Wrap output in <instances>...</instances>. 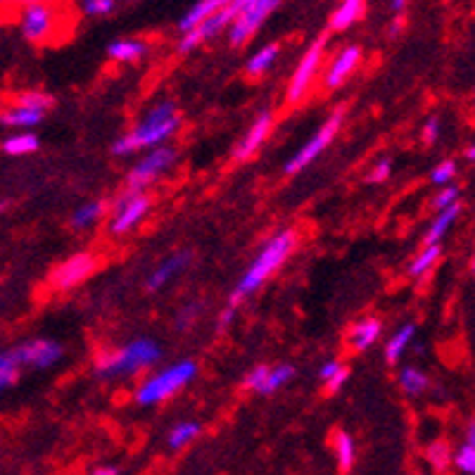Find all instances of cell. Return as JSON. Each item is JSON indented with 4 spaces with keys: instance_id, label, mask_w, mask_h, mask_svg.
<instances>
[{
    "instance_id": "6da1fadb",
    "label": "cell",
    "mask_w": 475,
    "mask_h": 475,
    "mask_svg": "<svg viewBox=\"0 0 475 475\" xmlns=\"http://www.w3.org/2000/svg\"><path fill=\"white\" fill-rule=\"evenodd\" d=\"M179 129L181 115L176 102H155V105L141 117V122H138L129 133L117 138L109 150H112V155H117V157H129L133 152L150 150V148L165 145Z\"/></svg>"
},
{
    "instance_id": "7a4b0ae2",
    "label": "cell",
    "mask_w": 475,
    "mask_h": 475,
    "mask_svg": "<svg viewBox=\"0 0 475 475\" xmlns=\"http://www.w3.org/2000/svg\"><path fill=\"white\" fill-rule=\"evenodd\" d=\"M297 247V230L295 229H283L278 230L276 236H271L262 246V250L257 253V257L253 260V264L246 269V274L240 276V281L233 288L229 297V307H238L246 297L254 295L257 290L264 286V283L271 278V276L278 271V269L288 262V257L295 253Z\"/></svg>"
},
{
    "instance_id": "3957f363",
    "label": "cell",
    "mask_w": 475,
    "mask_h": 475,
    "mask_svg": "<svg viewBox=\"0 0 475 475\" xmlns=\"http://www.w3.org/2000/svg\"><path fill=\"white\" fill-rule=\"evenodd\" d=\"M162 357V347L152 338H136L117 350H105L95 357V375L101 381H117L129 378L141 371H148Z\"/></svg>"
},
{
    "instance_id": "277c9868",
    "label": "cell",
    "mask_w": 475,
    "mask_h": 475,
    "mask_svg": "<svg viewBox=\"0 0 475 475\" xmlns=\"http://www.w3.org/2000/svg\"><path fill=\"white\" fill-rule=\"evenodd\" d=\"M197 364L193 359H181L172 366L162 368L157 374L148 375L141 385L136 388V404L141 407H155L166 399H172L173 395H179L181 390H186L190 382L197 378Z\"/></svg>"
},
{
    "instance_id": "5b68a950",
    "label": "cell",
    "mask_w": 475,
    "mask_h": 475,
    "mask_svg": "<svg viewBox=\"0 0 475 475\" xmlns=\"http://www.w3.org/2000/svg\"><path fill=\"white\" fill-rule=\"evenodd\" d=\"M230 5L238 10V15L230 29L226 31V36H229L230 48L240 51L257 36V31L264 27L269 17L281 8L283 0H233Z\"/></svg>"
},
{
    "instance_id": "8992f818",
    "label": "cell",
    "mask_w": 475,
    "mask_h": 475,
    "mask_svg": "<svg viewBox=\"0 0 475 475\" xmlns=\"http://www.w3.org/2000/svg\"><path fill=\"white\" fill-rule=\"evenodd\" d=\"M326 48H328V36H318L314 44L307 48L300 62H297L295 72L290 76L288 81V91H286V102L288 105H300V102L310 95L311 86H314V79L321 72V67H324V58H326Z\"/></svg>"
},
{
    "instance_id": "52a82bcc",
    "label": "cell",
    "mask_w": 475,
    "mask_h": 475,
    "mask_svg": "<svg viewBox=\"0 0 475 475\" xmlns=\"http://www.w3.org/2000/svg\"><path fill=\"white\" fill-rule=\"evenodd\" d=\"M345 115H347L345 105H340V108L321 124V129H318L317 133H314V136H311L310 141H307V143L288 159V162H286L283 172L288 173V176H295V173H300L302 169H307L314 159L321 157L326 152V148L333 143V138L338 136L340 126L345 122Z\"/></svg>"
},
{
    "instance_id": "ba28073f",
    "label": "cell",
    "mask_w": 475,
    "mask_h": 475,
    "mask_svg": "<svg viewBox=\"0 0 475 475\" xmlns=\"http://www.w3.org/2000/svg\"><path fill=\"white\" fill-rule=\"evenodd\" d=\"M179 159V150L172 145H157L145 152L143 159L131 166V172L126 173V188L129 190H145V188L155 183L159 176H165Z\"/></svg>"
},
{
    "instance_id": "9c48e42d",
    "label": "cell",
    "mask_w": 475,
    "mask_h": 475,
    "mask_svg": "<svg viewBox=\"0 0 475 475\" xmlns=\"http://www.w3.org/2000/svg\"><path fill=\"white\" fill-rule=\"evenodd\" d=\"M152 200L145 190H124L112 205V219H109V233L112 236H126L136 229L138 223L150 214Z\"/></svg>"
},
{
    "instance_id": "30bf717a",
    "label": "cell",
    "mask_w": 475,
    "mask_h": 475,
    "mask_svg": "<svg viewBox=\"0 0 475 475\" xmlns=\"http://www.w3.org/2000/svg\"><path fill=\"white\" fill-rule=\"evenodd\" d=\"M17 24H20V31L29 44H48L60 27V10L55 3L29 5V8L20 10Z\"/></svg>"
},
{
    "instance_id": "8fae6325",
    "label": "cell",
    "mask_w": 475,
    "mask_h": 475,
    "mask_svg": "<svg viewBox=\"0 0 475 475\" xmlns=\"http://www.w3.org/2000/svg\"><path fill=\"white\" fill-rule=\"evenodd\" d=\"M236 15L238 10L233 8V5L219 10L214 15H209L207 20H202L195 29L181 34L179 44H176V51H179L181 55H188V52H193L195 48H200V45L212 44V41H216L221 34H226V31L230 29V24H233Z\"/></svg>"
},
{
    "instance_id": "7c38bea8",
    "label": "cell",
    "mask_w": 475,
    "mask_h": 475,
    "mask_svg": "<svg viewBox=\"0 0 475 475\" xmlns=\"http://www.w3.org/2000/svg\"><path fill=\"white\" fill-rule=\"evenodd\" d=\"M95 269H98V257L93 253H76L52 269L48 283L52 290L65 293V290H72L88 281L95 274Z\"/></svg>"
},
{
    "instance_id": "4fadbf2b",
    "label": "cell",
    "mask_w": 475,
    "mask_h": 475,
    "mask_svg": "<svg viewBox=\"0 0 475 475\" xmlns=\"http://www.w3.org/2000/svg\"><path fill=\"white\" fill-rule=\"evenodd\" d=\"M12 352H15V357L20 359L22 366H34L38 368V371H44V368H52L55 364L62 361L65 347L60 345L58 340L34 338L15 345L12 347Z\"/></svg>"
},
{
    "instance_id": "5bb4252c",
    "label": "cell",
    "mask_w": 475,
    "mask_h": 475,
    "mask_svg": "<svg viewBox=\"0 0 475 475\" xmlns=\"http://www.w3.org/2000/svg\"><path fill=\"white\" fill-rule=\"evenodd\" d=\"M361 60H364L361 45L350 44L345 45V48H340V51L335 52V58L331 60V65L326 67L324 74L326 91H338L340 86H345V81L359 69Z\"/></svg>"
},
{
    "instance_id": "9a60e30c",
    "label": "cell",
    "mask_w": 475,
    "mask_h": 475,
    "mask_svg": "<svg viewBox=\"0 0 475 475\" xmlns=\"http://www.w3.org/2000/svg\"><path fill=\"white\" fill-rule=\"evenodd\" d=\"M274 124H276V119L271 109L260 112L257 119L253 122V126L247 129L246 136L238 141L236 150H233V159H236V162H247V159H253L254 155L262 150V145L267 143V138L271 136Z\"/></svg>"
},
{
    "instance_id": "2e32d148",
    "label": "cell",
    "mask_w": 475,
    "mask_h": 475,
    "mask_svg": "<svg viewBox=\"0 0 475 475\" xmlns=\"http://www.w3.org/2000/svg\"><path fill=\"white\" fill-rule=\"evenodd\" d=\"M193 264V253L190 250H181V253H173L172 257H166L162 264H159L150 276H148V281H145V290L148 293H157L165 286L173 281V278H179L188 267Z\"/></svg>"
},
{
    "instance_id": "e0dca14e",
    "label": "cell",
    "mask_w": 475,
    "mask_h": 475,
    "mask_svg": "<svg viewBox=\"0 0 475 475\" xmlns=\"http://www.w3.org/2000/svg\"><path fill=\"white\" fill-rule=\"evenodd\" d=\"M368 0H340L335 10H333L331 20H328V29L331 31H347L352 29L354 24H359L366 15Z\"/></svg>"
},
{
    "instance_id": "ac0fdd59",
    "label": "cell",
    "mask_w": 475,
    "mask_h": 475,
    "mask_svg": "<svg viewBox=\"0 0 475 475\" xmlns=\"http://www.w3.org/2000/svg\"><path fill=\"white\" fill-rule=\"evenodd\" d=\"M150 52V45L143 38H117L108 45V58L117 65H133Z\"/></svg>"
},
{
    "instance_id": "d6986e66",
    "label": "cell",
    "mask_w": 475,
    "mask_h": 475,
    "mask_svg": "<svg viewBox=\"0 0 475 475\" xmlns=\"http://www.w3.org/2000/svg\"><path fill=\"white\" fill-rule=\"evenodd\" d=\"M381 333H382L381 318L364 317L350 328V345H352L357 352H366V350H371V347L378 342Z\"/></svg>"
},
{
    "instance_id": "ffe728a7",
    "label": "cell",
    "mask_w": 475,
    "mask_h": 475,
    "mask_svg": "<svg viewBox=\"0 0 475 475\" xmlns=\"http://www.w3.org/2000/svg\"><path fill=\"white\" fill-rule=\"evenodd\" d=\"M45 112L41 109L24 108V105H12V108L0 109V126H8V129L17 131H31L34 126L44 122Z\"/></svg>"
},
{
    "instance_id": "44dd1931",
    "label": "cell",
    "mask_w": 475,
    "mask_h": 475,
    "mask_svg": "<svg viewBox=\"0 0 475 475\" xmlns=\"http://www.w3.org/2000/svg\"><path fill=\"white\" fill-rule=\"evenodd\" d=\"M230 3H233V0H197V3H193V5H190V8L181 15L176 27H179L181 34H186V31L195 29L202 20H207L209 15H214V12H219V10L229 8Z\"/></svg>"
},
{
    "instance_id": "7402d4cb",
    "label": "cell",
    "mask_w": 475,
    "mask_h": 475,
    "mask_svg": "<svg viewBox=\"0 0 475 475\" xmlns=\"http://www.w3.org/2000/svg\"><path fill=\"white\" fill-rule=\"evenodd\" d=\"M459 214H461L459 202H456V205H452V207H447V209H442V212H438V216L432 219V223L428 226V230H425L423 246H439V243H442V238H447L449 229H452L454 223H456Z\"/></svg>"
},
{
    "instance_id": "603a6c76",
    "label": "cell",
    "mask_w": 475,
    "mask_h": 475,
    "mask_svg": "<svg viewBox=\"0 0 475 475\" xmlns=\"http://www.w3.org/2000/svg\"><path fill=\"white\" fill-rule=\"evenodd\" d=\"M414 340H416V324L399 326L392 333V338L388 340V345H385V359H388V364H397V361L402 359L404 354L409 352V347L414 345Z\"/></svg>"
},
{
    "instance_id": "cb8c5ba5",
    "label": "cell",
    "mask_w": 475,
    "mask_h": 475,
    "mask_svg": "<svg viewBox=\"0 0 475 475\" xmlns=\"http://www.w3.org/2000/svg\"><path fill=\"white\" fill-rule=\"evenodd\" d=\"M278 55H281V45L278 44L262 45L260 51L253 52V55H250V60H247L246 74L247 76H253V79H257V76H264V74H267L269 69L276 65Z\"/></svg>"
},
{
    "instance_id": "d4e9b609",
    "label": "cell",
    "mask_w": 475,
    "mask_h": 475,
    "mask_svg": "<svg viewBox=\"0 0 475 475\" xmlns=\"http://www.w3.org/2000/svg\"><path fill=\"white\" fill-rule=\"evenodd\" d=\"M38 148H41V141H38L36 133H31V131H17V133H12V136L3 141V152L10 155V157L34 155Z\"/></svg>"
},
{
    "instance_id": "484cf974",
    "label": "cell",
    "mask_w": 475,
    "mask_h": 475,
    "mask_svg": "<svg viewBox=\"0 0 475 475\" xmlns=\"http://www.w3.org/2000/svg\"><path fill=\"white\" fill-rule=\"evenodd\" d=\"M333 452H335V459H338L340 473H350L354 466V459H357V445H354V438L350 432L338 431L333 435Z\"/></svg>"
},
{
    "instance_id": "4316f807",
    "label": "cell",
    "mask_w": 475,
    "mask_h": 475,
    "mask_svg": "<svg viewBox=\"0 0 475 475\" xmlns=\"http://www.w3.org/2000/svg\"><path fill=\"white\" fill-rule=\"evenodd\" d=\"M105 209H108L105 200L86 202V205H81V207L74 212L72 219H69V223H72L74 230L93 229L95 223H101V219L105 216Z\"/></svg>"
},
{
    "instance_id": "83f0119b",
    "label": "cell",
    "mask_w": 475,
    "mask_h": 475,
    "mask_svg": "<svg viewBox=\"0 0 475 475\" xmlns=\"http://www.w3.org/2000/svg\"><path fill=\"white\" fill-rule=\"evenodd\" d=\"M22 368L24 366L20 364V359H17L12 350H3L0 352V395L8 392L10 388H15Z\"/></svg>"
},
{
    "instance_id": "f1b7e54d",
    "label": "cell",
    "mask_w": 475,
    "mask_h": 475,
    "mask_svg": "<svg viewBox=\"0 0 475 475\" xmlns=\"http://www.w3.org/2000/svg\"><path fill=\"white\" fill-rule=\"evenodd\" d=\"M399 388L409 397H418L431 388V378L418 366H404L402 371H399Z\"/></svg>"
},
{
    "instance_id": "f546056e",
    "label": "cell",
    "mask_w": 475,
    "mask_h": 475,
    "mask_svg": "<svg viewBox=\"0 0 475 475\" xmlns=\"http://www.w3.org/2000/svg\"><path fill=\"white\" fill-rule=\"evenodd\" d=\"M295 366L293 364H276V366H269V375L264 385H262L260 395H274L281 388H286L293 378H295Z\"/></svg>"
},
{
    "instance_id": "4dcf8cb0",
    "label": "cell",
    "mask_w": 475,
    "mask_h": 475,
    "mask_svg": "<svg viewBox=\"0 0 475 475\" xmlns=\"http://www.w3.org/2000/svg\"><path fill=\"white\" fill-rule=\"evenodd\" d=\"M202 425L197 423V421H181V423H176L169 431V435H166V445H169V449H183L186 445H190L197 435H200Z\"/></svg>"
},
{
    "instance_id": "1f68e13d",
    "label": "cell",
    "mask_w": 475,
    "mask_h": 475,
    "mask_svg": "<svg viewBox=\"0 0 475 475\" xmlns=\"http://www.w3.org/2000/svg\"><path fill=\"white\" fill-rule=\"evenodd\" d=\"M439 257H442V247L423 246L421 247V253L409 262V276H414V278H423L425 274H431V269L438 264Z\"/></svg>"
},
{
    "instance_id": "d6a6232c",
    "label": "cell",
    "mask_w": 475,
    "mask_h": 475,
    "mask_svg": "<svg viewBox=\"0 0 475 475\" xmlns=\"http://www.w3.org/2000/svg\"><path fill=\"white\" fill-rule=\"evenodd\" d=\"M119 5V0H76V8L84 17H91V20H102V17H109Z\"/></svg>"
},
{
    "instance_id": "836d02e7",
    "label": "cell",
    "mask_w": 475,
    "mask_h": 475,
    "mask_svg": "<svg viewBox=\"0 0 475 475\" xmlns=\"http://www.w3.org/2000/svg\"><path fill=\"white\" fill-rule=\"evenodd\" d=\"M202 310H205V304H202L200 300H193V302L183 304V307L179 310V314H176V321H173L176 331H181V333L190 331V328L197 324V318H200Z\"/></svg>"
},
{
    "instance_id": "e575fe53",
    "label": "cell",
    "mask_w": 475,
    "mask_h": 475,
    "mask_svg": "<svg viewBox=\"0 0 475 475\" xmlns=\"http://www.w3.org/2000/svg\"><path fill=\"white\" fill-rule=\"evenodd\" d=\"M15 102L17 105H24V108L41 109V112H48V109H52V105H55L52 95L41 93V91H27V93L20 95Z\"/></svg>"
},
{
    "instance_id": "d590c367",
    "label": "cell",
    "mask_w": 475,
    "mask_h": 475,
    "mask_svg": "<svg viewBox=\"0 0 475 475\" xmlns=\"http://www.w3.org/2000/svg\"><path fill=\"white\" fill-rule=\"evenodd\" d=\"M456 176V162L454 159H445V162H439L435 169L431 172V181L435 186H449Z\"/></svg>"
},
{
    "instance_id": "8d00e7d4",
    "label": "cell",
    "mask_w": 475,
    "mask_h": 475,
    "mask_svg": "<svg viewBox=\"0 0 475 475\" xmlns=\"http://www.w3.org/2000/svg\"><path fill=\"white\" fill-rule=\"evenodd\" d=\"M459 195L461 190L456 186H452V183H449V186H442L439 188V193L432 197L431 207L435 209V212H442V209L456 205V202H459Z\"/></svg>"
},
{
    "instance_id": "74e56055",
    "label": "cell",
    "mask_w": 475,
    "mask_h": 475,
    "mask_svg": "<svg viewBox=\"0 0 475 475\" xmlns=\"http://www.w3.org/2000/svg\"><path fill=\"white\" fill-rule=\"evenodd\" d=\"M454 463H456V468L463 471V473L475 475V445L463 442V445L459 447V452L454 454Z\"/></svg>"
},
{
    "instance_id": "f35d334b",
    "label": "cell",
    "mask_w": 475,
    "mask_h": 475,
    "mask_svg": "<svg viewBox=\"0 0 475 475\" xmlns=\"http://www.w3.org/2000/svg\"><path fill=\"white\" fill-rule=\"evenodd\" d=\"M267 375H269L267 364H257V366L247 371L246 378H243V385H246L247 390H254V392H260L262 385H264V381H267Z\"/></svg>"
},
{
    "instance_id": "ab89813d",
    "label": "cell",
    "mask_w": 475,
    "mask_h": 475,
    "mask_svg": "<svg viewBox=\"0 0 475 475\" xmlns=\"http://www.w3.org/2000/svg\"><path fill=\"white\" fill-rule=\"evenodd\" d=\"M425 456H428V461H431L432 466L438 468V471H442V468L447 466V461H449V447H447L445 442H435V445L428 447Z\"/></svg>"
},
{
    "instance_id": "60d3db41",
    "label": "cell",
    "mask_w": 475,
    "mask_h": 475,
    "mask_svg": "<svg viewBox=\"0 0 475 475\" xmlns=\"http://www.w3.org/2000/svg\"><path fill=\"white\" fill-rule=\"evenodd\" d=\"M390 173H392V162L390 159H378L374 169L368 172V183H382V181L390 179Z\"/></svg>"
},
{
    "instance_id": "b9f144b4",
    "label": "cell",
    "mask_w": 475,
    "mask_h": 475,
    "mask_svg": "<svg viewBox=\"0 0 475 475\" xmlns=\"http://www.w3.org/2000/svg\"><path fill=\"white\" fill-rule=\"evenodd\" d=\"M439 133H442L439 119L438 117H431V119H428V122H425V126H423V143H428V145L438 143Z\"/></svg>"
},
{
    "instance_id": "7bdbcfd3",
    "label": "cell",
    "mask_w": 475,
    "mask_h": 475,
    "mask_svg": "<svg viewBox=\"0 0 475 475\" xmlns=\"http://www.w3.org/2000/svg\"><path fill=\"white\" fill-rule=\"evenodd\" d=\"M347 378H350V368L342 366L338 374L333 375L331 381H326V390H328V392H340V390H342V385L347 382Z\"/></svg>"
},
{
    "instance_id": "ee69618b",
    "label": "cell",
    "mask_w": 475,
    "mask_h": 475,
    "mask_svg": "<svg viewBox=\"0 0 475 475\" xmlns=\"http://www.w3.org/2000/svg\"><path fill=\"white\" fill-rule=\"evenodd\" d=\"M236 314H238V307H229L226 304V310L219 314V318H216V331H226V328H230L233 326V321H236Z\"/></svg>"
},
{
    "instance_id": "f6af8a7d",
    "label": "cell",
    "mask_w": 475,
    "mask_h": 475,
    "mask_svg": "<svg viewBox=\"0 0 475 475\" xmlns=\"http://www.w3.org/2000/svg\"><path fill=\"white\" fill-rule=\"evenodd\" d=\"M345 366V364H342V361H338V359H328L326 361V364H321V368H318V378H321V381H331L333 375L338 374L340 368Z\"/></svg>"
},
{
    "instance_id": "bcb514c9",
    "label": "cell",
    "mask_w": 475,
    "mask_h": 475,
    "mask_svg": "<svg viewBox=\"0 0 475 475\" xmlns=\"http://www.w3.org/2000/svg\"><path fill=\"white\" fill-rule=\"evenodd\" d=\"M38 3H52V0H12L10 5L17 10H22V8H29V5H38Z\"/></svg>"
},
{
    "instance_id": "7dc6e473",
    "label": "cell",
    "mask_w": 475,
    "mask_h": 475,
    "mask_svg": "<svg viewBox=\"0 0 475 475\" xmlns=\"http://www.w3.org/2000/svg\"><path fill=\"white\" fill-rule=\"evenodd\" d=\"M402 27H404L402 15H397V17H395V22L390 24V36H392V38L399 36V34H402Z\"/></svg>"
},
{
    "instance_id": "c3c4849f",
    "label": "cell",
    "mask_w": 475,
    "mask_h": 475,
    "mask_svg": "<svg viewBox=\"0 0 475 475\" xmlns=\"http://www.w3.org/2000/svg\"><path fill=\"white\" fill-rule=\"evenodd\" d=\"M390 5H392V10H395L397 15H402L404 10H407V5H409V0H390Z\"/></svg>"
},
{
    "instance_id": "681fc988",
    "label": "cell",
    "mask_w": 475,
    "mask_h": 475,
    "mask_svg": "<svg viewBox=\"0 0 475 475\" xmlns=\"http://www.w3.org/2000/svg\"><path fill=\"white\" fill-rule=\"evenodd\" d=\"M91 475H119V473H117L115 466H101L98 471H93Z\"/></svg>"
},
{
    "instance_id": "f907efd6",
    "label": "cell",
    "mask_w": 475,
    "mask_h": 475,
    "mask_svg": "<svg viewBox=\"0 0 475 475\" xmlns=\"http://www.w3.org/2000/svg\"><path fill=\"white\" fill-rule=\"evenodd\" d=\"M466 442H468V445H475V421H471V423H468Z\"/></svg>"
},
{
    "instance_id": "816d5d0a",
    "label": "cell",
    "mask_w": 475,
    "mask_h": 475,
    "mask_svg": "<svg viewBox=\"0 0 475 475\" xmlns=\"http://www.w3.org/2000/svg\"><path fill=\"white\" fill-rule=\"evenodd\" d=\"M466 157L471 159V162H475V141L466 148Z\"/></svg>"
},
{
    "instance_id": "f5cc1de1",
    "label": "cell",
    "mask_w": 475,
    "mask_h": 475,
    "mask_svg": "<svg viewBox=\"0 0 475 475\" xmlns=\"http://www.w3.org/2000/svg\"><path fill=\"white\" fill-rule=\"evenodd\" d=\"M8 207H10V200H0V214H3Z\"/></svg>"
},
{
    "instance_id": "db71d44e",
    "label": "cell",
    "mask_w": 475,
    "mask_h": 475,
    "mask_svg": "<svg viewBox=\"0 0 475 475\" xmlns=\"http://www.w3.org/2000/svg\"><path fill=\"white\" fill-rule=\"evenodd\" d=\"M414 352H416L418 357H421V354H423V345H421V342H416V345H414Z\"/></svg>"
},
{
    "instance_id": "11a10c76",
    "label": "cell",
    "mask_w": 475,
    "mask_h": 475,
    "mask_svg": "<svg viewBox=\"0 0 475 475\" xmlns=\"http://www.w3.org/2000/svg\"><path fill=\"white\" fill-rule=\"evenodd\" d=\"M10 3H12V0H0V5H10Z\"/></svg>"
},
{
    "instance_id": "9f6ffc18",
    "label": "cell",
    "mask_w": 475,
    "mask_h": 475,
    "mask_svg": "<svg viewBox=\"0 0 475 475\" xmlns=\"http://www.w3.org/2000/svg\"><path fill=\"white\" fill-rule=\"evenodd\" d=\"M471 269H473V274H475V257H473V260H471Z\"/></svg>"
},
{
    "instance_id": "6f0895ef",
    "label": "cell",
    "mask_w": 475,
    "mask_h": 475,
    "mask_svg": "<svg viewBox=\"0 0 475 475\" xmlns=\"http://www.w3.org/2000/svg\"><path fill=\"white\" fill-rule=\"evenodd\" d=\"M129 3H136V0H129Z\"/></svg>"
}]
</instances>
